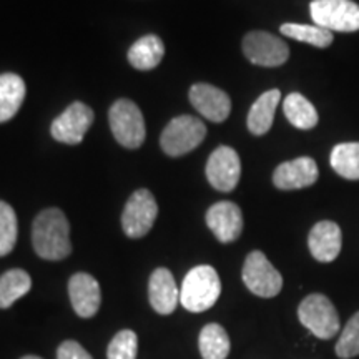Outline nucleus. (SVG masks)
<instances>
[{"mask_svg": "<svg viewBox=\"0 0 359 359\" xmlns=\"http://www.w3.org/2000/svg\"><path fill=\"white\" fill-rule=\"evenodd\" d=\"M334 351L341 359H351L359 356V311L353 314L351 320L348 321V325L341 331Z\"/></svg>", "mask_w": 359, "mask_h": 359, "instance_id": "bb28decb", "label": "nucleus"}, {"mask_svg": "<svg viewBox=\"0 0 359 359\" xmlns=\"http://www.w3.org/2000/svg\"><path fill=\"white\" fill-rule=\"evenodd\" d=\"M320 177L316 161L309 156H299V158L285 161L278 165L273 173V183L280 190H302L314 185Z\"/></svg>", "mask_w": 359, "mask_h": 359, "instance_id": "4468645a", "label": "nucleus"}, {"mask_svg": "<svg viewBox=\"0 0 359 359\" xmlns=\"http://www.w3.org/2000/svg\"><path fill=\"white\" fill-rule=\"evenodd\" d=\"M308 246L316 262H334L339 257L341 246H343V233H341L339 224L330 219L318 222L309 231Z\"/></svg>", "mask_w": 359, "mask_h": 359, "instance_id": "dca6fc26", "label": "nucleus"}, {"mask_svg": "<svg viewBox=\"0 0 359 359\" xmlns=\"http://www.w3.org/2000/svg\"><path fill=\"white\" fill-rule=\"evenodd\" d=\"M25 98V82L15 74L0 75V123L13 118Z\"/></svg>", "mask_w": 359, "mask_h": 359, "instance_id": "aec40b11", "label": "nucleus"}, {"mask_svg": "<svg viewBox=\"0 0 359 359\" xmlns=\"http://www.w3.org/2000/svg\"><path fill=\"white\" fill-rule=\"evenodd\" d=\"M331 168L346 180H359V142L339 143L331 150Z\"/></svg>", "mask_w": 359, "mask_h": 359, "instance_id": "b1692460", "label": "nucleus"}, {"mask_svg": "<svg viewBox=\"0 0 359 359\" xmlns=\"http://www.w3.org/2000/svg\"><path fill=\"white\" fill-rule=\"evenodd\" d=\"M198 346L203 359H226L231 349L228 333L217 323H210L201 330Z\"/></svg>", "mask_w": 359, "mask_h": 359, "instance_id": "4be33fe9", "label": "nucleus"}, {"mask_svg": "<svg viewBox=\"0 0 359 359\" xmlns=\"http://www.w3.org/2000/svg\"><path fill=\"white\" fill-rule=\"evenodd\" d=\"M148 298L151 308L158 314H172L175 311L180 303V290L170 269L158 268L151 273Z\"/></svg>", "mask_w": 359, "mask_h": 359, "instance_id": "f3484780", "label": "nucleus"}, {"mask_svg": "<svg viewBox=\"0 0 359 359\" xmlns=\"http://www.w3.org/2000/svg\"><path fill=\"white\" fill-rule=\"evenodd\" d=\"M57 359H93L77 341H64L57 349Z\"/></svg>", "mask_w": 359, "mask_h": 359, "instance_id": "c85d7f7f", "label": "nucleus"}, {"mask_svg": "<svg viewBox=\"0 0 359 359\" xmlns=\"http://www.w3.org/2000/svg\"><path fill=\"white\" fill-rule=\"evenodd\" d=\"M35 253L48 262H60L72 253L70 223L58 208H47L37 215L32 226Z\"/></svg>", "mask_w": 359, "mask_h": 359, "instance_id": "f257e3e1", "label": "nucleus"}, {"mask_svg": "<svg viewBox=\"0 0 359 359\" xmlns=\"http://www.w3.org/2000/svg\"><path fill=\"white\" fill-rule=\"evenodd\" d=\"M158 217V205L150 191L142 188L130 196L122 213V228L128 238H143Z\"/></svg>", "mask_w": 359, "mask_h": 359, "instance_id": "1a4fd4ad", "label": "nucleus"}, {"mask_svg": "<svg viewBox=\"0 0 359 359\" xmlns=\"http://www.w3.org/2000/svg\"><path fill=\"white\" fill-rule=\"evenodd\" d=\"M69 296L74 311L80 318H93L102 304L98 281L88 273H75L69 281Z\"/></svg>", "mask_w": 359, "mask_h": 359, "instance_id": "2eb2a0df", "label": "nucleus"}, {"mask_svg": "<svg viewBox=\"0 0 359 359\" xmlns=\"http://www.w3.org/2000/svg\"><path fill=\"white\" fill-rule=\"evenodd\" d=\"M190 102L195 110L210 122L222 123L230 116L231 100L222 88L210 83H195L190 88Z\"/></svg>", "mask_w": 359, "mask_h": 359, "instance_id": "ddd939ff", "label": "nucleus"}, {"mask_svg": "<svg viewBox=\"0 0 359 359\" xmlns=\"http://www.w3.org/2000/svg\"><path fill=\"white\" fill-rule=\"evenodd\" d=\"M241 276L246 288L259 298H275L283 288V276L263 251H251L246 257Z\"/></svg>", "mask_w": 359, "mask_h": 359, "instance_id": "0eeeda50", "label": "nucleus"}, {"mask_svg": "<svg viewBox=\"0 0 359 359\" xmlns=\"http://www.w3.org/2000/svg\"><path fill=\"white\" fill-rule=\"evenodd\" d=\"M138 336L132 330H123L114 336L107 349L109 359H137Z\"/></svg>", "mask_w": 359, "mask_h": 359, "instance_id": "cd10ccee", "label": "nucleus"}, {"mask_svg": "<svg viewBox=\"0 0 359 359\" xmlns=\"http://www.w3.org/2000/svg\"><path fill=\"white\" fill-rule=\"evenodd\" d=\"M243 53L253 65L280 67L288 62L290 47L278 35L264 30H253L245 35Z\"/></svg>", "mask_w": 359, "mask_h": 359, "instance_id": "6e6552de", "label": "nucleus"}, {"mask_svg": "<svg viewBox=\"0 0 359 359\" xmlns=\"http://www.w3.org/2000/svg\"><path fill=\"white\" fill-rule=\"evenodd\" d=\"M206 224L222 243H231L243 231V213L233 201H218L206 212Z\"/></svg>", "mask_w": 359, "mask_h": 359, "instance_id": "f8f14e48", "label": "nucleus"}, {"mask_svg": "<svg viewBox=\"0 0 359 359\" xmlns=\"http://www.w3.org/2000/svg\"><path fill=\"white\" fill-rule=\"evenodd\" d=\"M241 177L240 156L231 147L222 145L210 155L206 163V178L218 191H233Z\"/></svg>", "mask_w": 359, "mask_h": 359, "instance_id": "9b49d317", "label": "nucleus"}, {"mask_svg": "<svg viewBox=\"0 0 359 359\" xmlns=\"http://www.w3.org/2000/svg\"><path fill=\"white\" fill-rule=\"evenodd\" d=\"M206 137V127L200 118L191 115L175 116L160 137L161 150L168 156L190 154Z\"/></svg>", "mask_w": 359, "mask_h": 359, "instance_id": "20e7f679", "label": "nucleus"}, {"mask_svg": "<svg viewBox=\"0 0 359 359\" xmlns=\"http://www.w3.org/2000/svg\"><path fill=\"white\" fill-rule=\"evenodd\" d=\"M20 359H42V358H39V356H24V358H20Z\"/></svg>", "mask_w": 359, "mask_h": 359, "instance_id": "c756f323", "label": "nucleus"}, {"mask_svg": "<svg viewBox=\"0 0 359 359\" xmlns=\"http://www.w3.org/2000/svg\"><path fill=\"white\" fill-rule=\"evenodd\" d=\"M93 118L95 115L88 105L82 102H74L64 114L58 115L52 122V137L67 145H79L88 128L92 127Z\"/></svg>", "mask_w": 359, "mask_h": 359, "instance_id": "9d476101", "label": "nucleus"}, {"mask_svg": "<svg viewBox=\"0 0 359 359\" xmlns=\"http://www.w3.org/2000/svg\"><path fill=\"white\" fill-rule=\"evenodd\" d=\"M280 100L281 92L278 88L268 90L258 97V100L253 103L248 114V130L251 133L262 137V135L269 132V128L273 127L275 111Z\"/></svg>", "mask_w": 359, "mask_h": 359, "instance_id": "a211bd4d", "label": "nucleus"}, {"mask_svg": "<svg viewBox=\"0 0 359 359\" xmlns=\"http://www.w3.org/2000/svg\"><path fill=\"white\" fill-rule=\"evenodd\" d=\"M109 122L115 140L125 148H138L145 142V120L137 103L120 98L110 107Z\"/></svg>", "mask_w": 359, "mask_h": 359, "instance_id": "39448f33", "label": "nucleus"}, {"mask_svg": "<svg viewBox=\"0 0 359 359\" xmlns=\"http://www.w3.org/2000/svg\"><path fill=\"white\" fill-rule=\"evenodd\" d=\"M222 294V281L217 269L200 264L188 271L180 290V303L191 313H203L213 308Z\"/></svg>", "mask_w": 359, "mask_h": 359, "instance_id": "f03ea898", "label": "nucleus"}, {"mask_svg": "<svg viewBox=\"0 0 359 359\" xmlns=\"http://www.w3.org/2000/svg\"><path fill=\"white\" fill-rule=\"evenodd\" d=\"M280 32L286 37L313 45L316 48H326L333 43L334 35L330 30L321 29L318 25H304V24H283Z\"/></svg>", "mask_w": 359, "mask_h": 359, "instance_id": "393cba45", "label": "nucleus"}, {"mask_svg": "<svg viewBox=\"0 0 359 359\" xmlns=\"http://www.w3.org/2000/svg\"><path fill=\"white\" fill-rule=\"evenodd\" d=\"M165 55V45L158 35L138 39L128 50V62L137 70H154Z\"/></svg>", "mask_w": 359, "mask_h": 359, "instance_id": "6ab92c4d", "label": "nucleus"}, {"mask_svg": "<svg viewBox=\"0 0 359 359\" xmlns=\"http://www.w3.org/2000/svg\"><path fill=\"white\" fill-rule=\"evenodd\" d=\"M19 224L13 208L6 201H0V258L11 253L17 243Z\"/></svg>", "mask_w": 359, "mask_h": 359, "instance_id": "a878e982", "label": "nucleus"}, {"mask_svg": "<svg viewBox=\"0 0 359 359\" xmlns=\"http://www.w3.org/2000/svg\"><path fill=\"white\" fill-rule=\"evenodd\" d=\"M283 110L288 122L298 130H311L320 122L314 105L302 93H290L283 102Z\"/></svg>", "mask_w": 359, "mask_h": 359, "instance_id": "412c9836", "label": "nucleus"}, {"mask_svg": "<svg viewBox=\"0 0 359 359\" xmlns=\"http://www.w3.org/2000/svg\"><path fill=\"white\" fill-rule=\"evenodd\" d=\"M32 288V278L24 269H8L0 276V308H11Z\"/></svg>", "mask_w": 359, "mask_h": 359, "instance_id": "5701e85b", "label": "nucleus"}, {"mask_svg": "<svg viewBox=\"0 0 359 359\" xmlns=\"http://www.w3.org/2000/svg\"><path fill=\"white\" fill-rule=\"evenodd\" d=\"M299 323L320 339H331L339 333L341 321L334 304L327 296L313 293L306 296L298 308Z\"/></svg>", "mask_w": 359, "mask_h": 359, "instance_id": "7ed1b4c3", "label": "nucleus"}, {"mask_svg": "<svg viewBox=\"0 0 359 359\" xmlns=\"http://www.w3.org/2000/svg\"><path fill=\"white\" fill-rule=\"evenodd\" d=\"M309 12L316 25L330 32L359 30V6L353 0H313Z\"/></svg>", "mask_w": 359, "mask_h": 359, "instance_id": "423d86ee", "label": "nucleus"}]
</instances>
